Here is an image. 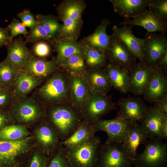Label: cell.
I'll use <instances>...</instances> for the list:
<instances>
[{
  "mask_svg": "<svg viewBox=\"0 0 167 167\" xmlns=\"http://www.w3.org/2000/svg\"><path fill=\"white\" fill-rule=\"evenodd\" d=\"M45 120L57 132L61 141L70 137L83 120L80 112L70 104L47 105Z\"/></svg>",
  "mask_w": 167,
  "mask_h": 167,
  "instance_id": "6da1fadb",
  "label": "cell"
},
{
  "mask_svg": "<svg viewBox=\"0 0 167 167\" xmlns=\"http://www.w3.org/2000/svg\"><path fill=\"white\" fill-rule=\"evenodd\" d=\"M69 85V75L60 68L37 88L33 94L46 105L71 104Z\"/></svg>",
  "mask_w": 167,
  "mask_h": 167,
  "instance_id": "7a4b0ae2",
  "label": "cell"
},
{
  "mask_svg": "<svg viewBox=\"0 0 167 167\" xmlns=\"http://www.w3.org/2000/svg\"><path fill=\"white\" fill-rule=\"evenodd\" d=\"M47 105L33 94L29 96L16 98L8 111L16 123L32 129L38 123L45 120Z\"/></svg>",
  "mask_w": 167,
  "mask_h": 167,
  "instance_id": "3957f363",
  "label": "cell"
},
{
  "mask_svg": "<svg viewBox=\"0 0 167 167\" xmlns=\"http://www.w3.org/2000/svg\"><path fill=\"white\" fill-rule=\"evenodd\" d=\"M36 145L32 135L19 140H0V167H26L29 152Z\"/></svg>",
  "mask_w": 167,
  "mask_h": 167,
  "instance_id": "277c9868",
  "label": "cell"
},
{
  "mask_svg": "<svg viewBox=\"0 0 167 167\" xmlns=\"http://www.w3.org/2000/svg\"><path fill=\"white\" fill-rule=\"evenodd\" d=\"M145 149L135 158V167H163L167 162V144L158 137L148 138Z\"/></svg>",
  "mask_w": 167,
  "mask_h": 167,
  "instance_id": "5b68a950",
  "label": "cell"
},
{
  "mask_svg": "<svg viewBox=\"0 0 167 167\" xmlns=\"http://www.w3.org/2000/svg\"><path fill=\"white\" fill-rule=\"evenodd\" d=\"M110 96L90 92L79 110L83 120L91 124L116 109Z\"/></svg>",
  "mask_w": 167,
  "mask_h": 167,
  "instance_id": "8992f818",
  "label": "cell"
},
{
  "mask_svg": "<svg viewBox=\"0 0 167 167\" xmlns=\"http://www.w3.org/2000/svg\"><path fill=\"white\" fill-rule=\"evenodd\" d=\"M134 161L125 153L121 143H105L97 150L95 167H132Z\"/></svg>",
  "mask_w": 167,
  "mask_h": 167,
  "instance_id": "52a82bcc",
  "label": "cell"
},
{
  "mask_svg": "<svg viewBox=\"0 0 167 167\" xmlns=\"http://www.w3.org/2000/svg\"><path fill=\"white\" fill-rule=\"evenodd\" d=\"M99 139L94 136L71 148L65 149L67 157L73 167H95Z\"/></svg>",
  "mask_w": 167,
  "mask_h": 167,
  "instance_id": "ba28073f",
  "label": "cell"
},
{
  "mask_svg": "<svg viewBox=\"0 0 167 167\" xmlns=\"http://www.w3.org/2000/svg\"><path fill=\"white\" fill-rule=\"evenodd\" d=\"M136 122L116 117L110 120L100 118L93 126L96 132L102 131L107 134L105 143H121L126 133Z\"/></svg>",
  "mask_w": 167,
  "mask_h": 167,
  "instance_id": "9c48e42d",
  "label": "cell"
},
{
  "mask_svg": "<svg viewBox=\"0 0 167 167\" xmlns=\"http://www.w3.org/2000/svg\"><path fill=\"white\" fill-rule=\"evenodd\" d=\"M143 53L144 63L148 66L156 68L160 58L167 52V37L164 33H150L145 36Z\"/></svg>",
  "mask_w": 167,
  "mask_h": 167,
  "instance_id": "30bf717a",
  "label": "cell"
},
{
  "mask_svg": "<svg viewBox=\"0 0 167 167\" xmlns=\"http://www.w3.org/2000/svg\"><path fill=\"white\" fill-rule=\"evenodd\" d=\"M36 145L48 156L59 144L61 141L55 129L45 120L31 130Z\"/></svg>",
  "mask_w": 167,
  "mask_h": 167,
  "instance_id": "8fae6325",
  "label": "cell"
},
{
  "mask_svg": "<svg viewBox=\"0 0 167 167\" xmlns=\"http://www.w3.org/2000/svg\"><path fill=\"white\" fill-rule=\"evenodd\" d=\"M106 56L109 63L126 70L130 72L136 63V58L119 39L112 35Z\"/></svg>",
  "mask_w": 167,
  "mask_h": 167,
  "instance_id": "7c38bea8",
  "label": "cell"
},
{
  "mask_svg": "<svg viewBox=\"0 0 167 167\" xmlns=\"http://www.w3.org/2000/svg\"><path fill=\"white\" fill-rule=\"evenodd\" d=\"M140 125L146 133L148 138L167 139V116L154 106L148 108Z\"/></svg>",
  "mask_w": 167,
  "mask_h": 167,
  "instance_id": "4fadbf2b",
  "label": "cell"
},
{
  "mask_svg": "<svg viewBox=\"0 0 167 167\" xmlns=\"http://www.w3.org/2000/svg\"><path fill=\"white\" fill-rule=\"evenodd\" d=\"M131 26H139L143 27L147 31L145 36L148 34L160 32L165 34L167 32V20L158 17L153 11L146 9L133 17L119 24Z\"/></svg>",
  "mask_w": 167,
  "mask_h": 167,
  "instance_id": "5bb4252c",
  "label": "cell"
},
{
  "mask_svg": "<svg viewBox=\"0 0 167 167\" xmlns=\"http://www.w3.org/2000/svg\"><path fill=\"white\" fill-rule=\"evenodd\" d=\"M117 105L119 109L116 117L137 122L142 121L148 109L138 97L121 98L118 100Z\"/></svg>",
  "mask_w": 167,
  "mask_h": 167,
  "instance_id": "9a60e30c",
  "label": "cell"
},
{
  "mask_svg": "<svg viewBox=\"0 0 167 167\" xmlns=\"http://www.w3.org/2000/svg\"><path fill=\"white\" fill-rule=\"evenodd\" d=\"M156 69L148 66L145 63L136 62L130 72L128 92L135 95H143Z\"/></svg>",
  "mask_w": 167,
  "mask_h": 167,
  "instance_id": "2e32d148",
  "label": "cell"
},
{
  "mask_svg": "<svg viewBox=\"0 0 167 167\" xmlns=\"http://www.w3.org/2000/svg\"><path fill=\"white\" fill-rule=\"evenodd\" d=\"M167 72L156 69L145 89V100L150 103L167 99Z\"/></svg>",
  "mask_w": 167,
  "mask_h": 167,
  "instance_id": "e0dca14e",
  "label": "cell"
},
{
  "mask_svg": "<svg viewBox=\"0 0 167 167\" xmlns=\"http://www.w3.org/2000/svg\"><path fill=\"white\" fill-rule=\"evenodd\" d=\"M121 27L114 25L112 35L117 37L128 49L141 63H144L143 47L144 39L136 37L133 34L132 26L125 24Z\"/></svg>",
  "mask_w": 167,
  "mask_h": 167,
  "instance_id": "ac0fdd59",
  "label": "cell"
},
{
  "mask_svg": "<svg viewBox=\"0 0 167 167\" xmlns=\"http://www.w3.org/2000/svg\"><path fill=\"white\" fill-rule=\"evenodd\" d=\"M26 43L20 36L14 39L6 46L7 54L5 59L19 71L34 57L32 51L26 46Z\"/></svg>",
  "mask_w": 167,
  "mask_h": 167,
  "instance_id": "d6986e66",
  "label": "cell"
},
{
  "mask_svg": "<svg viewBox=\"0 0 167 167\" xmlns=\"http://www.w3.org/2000/svg\"><path fill=\"white\" fill-rule=\"evenodd\" d=\"M59 69L55 58L48 60L34 56L21 70L32 75L43 83Z\"/></svg>",
  "mask_w": 167,
  "mask_h": 167,
  "instance_id": "ffe728a7",
  "label": "cell"
},
{
  "mask_svg": "<svg viewBox=\"0 0 167 167\" xmlns=\"http://www.w3.org/2000/svg\"><path fill=\"white\" fill-rule=\"evenodd\" d=\"M148 139V135L145 131L138 122H136L126 133L121 144L127 156L135 159L137 154L138 146L141 144H143Z\"/></svg>",
  "mask_w": 167,
  "mask_h": 167,
  "instance_id": "44dd1931",
  "label": "cell"
},
{
  "mask_svg": "<svg viewBox=\"0 0 167 167\" xmlns=\"http://www.w3.org/2000/svg\"><path fill=\"white\" fill-rule=\"evenodd\" d=\"M83 76L90 92L106 95L112 87L104 68L87 69Z\"/></svg>",
  "mask_w": 167,
  "mask_h": 167,
  "instance_id": "7402d4cb",
  "label": "cell"
},
{
  "mask_svg": "<svg viewBox=\"0 0 167 167\" xmlns=\"http://www.w3.org/2000/svg\"><path fill=\"white\" fill-rule=\"evenodd\" d=\"M152 0H109L115 12L124 20L132 18L147 9Z\"/></svg>",
  "mask_w": 167,
  "mask_h": 167,
  "instance_id": "603a6c76",
  "label": "cell"
},
{
  "mask_svg": "<svg viewBox=\"0 0 167 167\" xmlns=\"http://www.w3.org/2000/svg\"><path fill=\"white\" fill-rule=\"evenodd\" d=\"M111 24L109 20L103 19L92 34L83 38L81 44L94 49L106 52L111 40V35L106 32L107 26Z\"/></svg>",
  "mask_w": 167,
  "mask_h": 167,
  "instance_id": "cb8c5ba5",
  "label": "cell"
},
{
  "mask_svg": "<svg viewBox=\"0 0 167 167\" xmlns=\"http://www.w3.org/2000/svg\"><path fill=\"white\" fill-rule=\"evenodd\" d=\"M52 45L57 53L56 62L58 67L65 60L73 55L84 54L82 44L75 39L66 38L54 39Z\"/></svg>",
  "mask_w": 167,
  "mask_h": 167,
  "instance_id": "d4e9b609",
  "label": "cell"
},
{
  "mask_svg": "<svg viewBox=\"0 0 167 167\" xmlns=\"http://www.w3.org/2000/svg\"><path fill=\"white\" fill-rule=\"evenodd\" d=\"M71 104L79 110L89 91L83 75H69Z\"/></svg>",
  "mask_w": 167,
  "mask_h": 167,
  "instance_id": "484cf974",
  "label": "cell"
},
{
  "mask_svg": "<svg viewBox=\"0 0 167 167\" xmlns=\"http://www.w3.org/2000/svg\"><path fill=\"white\" fill-rule=\"evenodd\" d=\"M43 82L32 75L20 70L12 86L16 98L26 97Z\"/></svg>",
  "mask_w": 167,
  "mask_h": 167,
  "instance_id": "4316f807",
  "label": "cell"
},
{
  "mask_svg": "<svg viewBox=\"0 0 167 167\" xmlns=\"http://www.w3.org/2000/svg\"><path fill=\"white\" fill-rule=\"evenodd\" d=\"M104 69L112 87L122 93L128 92L130 80L128 71L109 63Z\"/></svg>",
  "mask_w": 167,
  "mask_h": 167,
  "instance_id": "83f0119b",
  "label": "cell"
},
{
  "mask_svg": "<svg viewBox=\"0 0 167 167\" xmlns=\"http://www.w3.org/2000/svg\"><path fill=\"white\" fill-rule=\"evenodd\" d=\"M86 7L84 0H64L56 8L58 18L60 20L68 18L76 21H82V15Z\"/></svg>",
  "mask_w": 167,
  "mask_h": 167,
  "instance_id": "f1b7e54d",
  "label": "cell"
},
{
  "mask_svg": "<svg viewBox=\"0 0 167 167\" xmlns=\"http://www.w3.org/2000/svg\"><path fill=\"white\" fill-rule=\"evenodd\" d=\"M96 132L93 124L83 120L74 133L66 139L61 141L59 143L65 149L70 148L93 137Z\"/></svg>",
  "mask_w": 167,
  "mask_h": 167,
  "instance_id": "f546056e",
  "label": "cell"
},
{
  "mask_svg": "<svg viewBox=\"0 0 167 167\" xmlns=\"http://www.w3.org/2000/svg\"><path fill=\"white\" fill-rule=\"evenodd\" d=\"M82 45L84 63L87 69L93 70L104 68L107 64L106 52Z\"/></svg>",
  "mask_w": 167,
  "mask_h": 167,
  "instance_id": "4dcf8cb0",
  "label": "cell"
},
{
  "mask_svg": "<svg viewBox=\"0 0 167 167\" xmlns=\"http://www.w3.org/2000/svg\"><path fill=\"white\" fill-rule=\"evenodd\" d=\"M31 132L25 126L13 124L0 130V140L15 141L24 139L31 135Z\"/></svg>",
  "mask_w": 167,
  "mask_h": 167,
  "instance_id": "1f68e13d",
  "label": "cell"
},
{
  "mask_svg": "<svg viewBox=\"0 0 167 167\" xmlns=\"http://www.w3.org/2000/svg\"><path fill=\"white\" fill-rule=\"evenodd\" d=\"M59 67L69 75H83L87 70L84 54H75L66 58Z\"/></svg>",
  "mask_w": 167,
  "mask_h": 167,
  "instance_id": "d6a6232c",
  "label": "cell"
},
{
  "mask_svg": "<svg viewBox=\"0 0 167 167\" xmlns=\"http://www.w3.org/2000/svg\"><path fill=\"white\" fill-rule=\"evenodd\" d=\"M60 21L63 23L54 39L71 38L77 40L81 30L83 21H76L68 18Z\"/></svg>",
  "mask_w": 167,
  "mask_h": 167,
  "instance_id": "836d02e7",
  "label": "cell"
},
{
  "mask_svg": "<svg viewBox=\"0 0 167 167\" xmlns=\"http://www.w3.org/2000/svg\"><path fill=\"white\" fill-rule=\"evenodd\" d=\"M36 18L37 22L42 26L43 29L53 41L54 40L61 26L58 17L51 15L37 14Z\"/></svg>",
  "mask_w": 167,
  "mask_h": 167,
  "instance_id": "e575fe53",
  "label": "cell"
},
{
  "mask_svg": "<svg viewBox=\"0 0 167 167\" xmlns=\"http://www.w3.org/2000/svg\"><path fill=\"white\" fill-rule=\"evenodd\" d=\"M46 167H73L67 157L65 149L60 143L48 156Z\"/></svg>",
  "mask_w": 167,
  "mask_h": 167,
  "instance_id": "d590c367",
  "label": "cell"
},
{
  "mask_svg": "<svg viewBox=\"0 0 167 167\" xmlns=\"http://www.w3.org/2000/svg\"><path fill=\"white\" fill-rule=\"evenodd\" d=\"M20 71L6 59L0 62V80L4 86H12Z\"/></svg>",
  "mask_w": 167,
  "mask_h": 167,
  "instance_id": "8d00e7d4",
  "label": "cell"
},
{
  "mask_svg": "<svg viewBox=\"0 0 167 167\" xmlns=\"http://www.w3.org/2000/svg\"><path fill=\"white\" fill-rule=\"evenodd\" d=\"M48 156L36 145L30 150L26 167H46Z\"/></svg>",
  "mask_w": 167,
  "mask_h": 167,
  "instance_id": "74e56055",
  "label": "cell"
},
{
  "mask_svg": "<svg viewBox=\"0 0 167 167\" xmlns=\"http://www.w3.org/2000/svg\"><path fill=\"white\" fill-rule=\"evenodd\" d=\"M25 37L27 43L36 42L41 40L46 41L51 45L53 42L41 25L38 22L30 29L28 34L25 36Z\"/></svg>",
  "mask_w": 167,
  "mask_h": 167,
  "instance_id": "f35d334b",
  "label": "cell"
},
{
  "mask_svg": "<svg viewBox=\"0 0 167 167\" xmlns=\"http://www.w3.org/2000/svg\"><path fill=\"white\" fill-rule=\"evenodd\" d=\"M16 98L12 86H4L0 90V109L8 111L11 105Z\"/></svg>",
  "mask_w": 167,
  "mask_h": 167,
  "instance_id": "ab89813d",
  "label": "cell"
},
{
  "mask_svg": "<svg viewBox=\"0 0 167 167\" xmlns=\"http://www.w3.org/2000/svg\"><path fill=\"white\" fill-rule=\"evenodd\" d=\"M8 28L10 31L9 41L10 43L14 38L19 35H22L25 36L28 33L26 27L19 21L14 18Z\"/></svg>",
  "mask_w": 167,
  "mask_h": 167,
  "instance_id": "60d3db41",
  "label": "cell"
},
{
  "mask_svg": "<svg viewBox=\"0 0 167 167\" xmlns=\"http://www.w3.org/2000/svg\"><path fill=\"white\" fill-rule=\"evenodd\" d=\"M148 7L158 17L167 19V0H152Z\"/></svg>",
  "mask_w": 167,
  "mask_h": 167,
  "instance_id": "b9f144b4",
  "label": "cell"
},
{
  "mask_svg": "<svg viewBox=\"0 0 167 167\" xmlns=\"http://www.w3.org/2000/svg\"><path fill=\"white\" fill-rule=\"evenodd\" d=\"M49 43L45 41H39L34 45L32 51L35 57L45 58L49 56L51 52Z\"/></svg>",
  "mask_w": 167,
  "mask_h": 167,
  "instance_id": "7bdbcfd3",
  "label": "cell"
},
{
  "mask_svg": "<svg viewBox=\"0 0 167 167\" xmlns=\"http://www.w3.org/2000/svg\"><path fill=\"white\" fill-rule=\"evenodd\" d=\"M22 23L26 27L30 28L33 27L38 23L36 17L28 10H25L18 14Z\"/></svg>",
  "mask_w": 167,
  "mask_h": 167,
  "instance_id": "ee69618b",
  "label": "cell"
},
{
  "mask_svg": "<svg viewBox=\"0 0 167 167\" xmlns=\"http://www.w3.org/2000/svg\"><path fill=\"white\" fill-rule=\"evenodd\" d=\"M15 123L14 119L8 111L0 109V130Z\"/></svg>",
  "mask_w": 167,
  "mask_h": 167,
  "instance_id": "f6af8a7d",
  "label": "cell"
},
{
  "mask_svg": "<svg viewBox=\"0 0 167 167\" xmlns=\"http://www.w3.org/2000/svg\"><path fill=\"white\" fill-rule=\"evenodd\" d=\"M10 31L8 27L3 28L0 26V48L7 46L10 44Z\"/></svg>",
  "mask_w": 167,
  "mask_h": 167,
  "instance_id": "bcb514c9",
  "label": "cell"
},
{
  "mask_svg": "<svg viewBox=\"0 0 167 167\" xmlns=\"http://www.w3.org/2000/svg\"><path fill=\"white\" fill-rule=\"evenodd\" d=\"M156 68L167 72V52L164 54L158 61Z\"/></svg>",
  "mask_w": 167,
  "mask_h": 167,
  "instance_id": "7dc6e473",
  "label": "cell"
},
{
  "mask_svg": "<svg viewBox=\"0 0 167 167\" xmlns=\"http://www.w3.org/2000/svg\"><path fill=\"white\" fill-rule=\"evenodd\" d=\"M155 106L163 114L167 116V99L154 103Z\"/></svg>",
  "mask_w": 167,
  "mask_h": 167,
  "instance_id": "c3c4849f",
  "label": "cell"
},
{
  "mask_svg": "<svg viewBox=\"0 0 167 167\" xmlns=\"http://www.w3.org/2000/svg\"><path fill=\"white\" fill-rule=\"evenodd\" d=\"M4 87L2 83L0 80V90Z\"/></svg>",
  "mask_w": 167,
  "mask_h": 167,
  "instance_id": "681fc988",
  "label": "cell"
}]
</instances>
